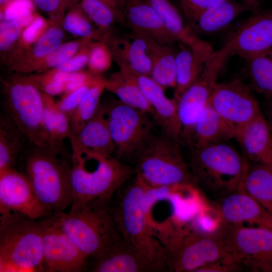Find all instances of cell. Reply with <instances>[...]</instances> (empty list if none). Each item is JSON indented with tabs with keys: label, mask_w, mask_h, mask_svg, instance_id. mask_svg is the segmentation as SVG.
<instances>
[{
	"label": "cell",
	"mask_w": 272,
	"mask_h": 272,
	"mask_svg": "<svg viewBox=\"0 0 272 272\" xmlns=\"http://www.w3.org/2000/svg\"><path fill=\"white\" fill-rule=\"evenodd\" d=\"M19 161L48 217H57L72 205L71 156L48 146L31 144Z\"/></svg>",
	"instance_id": "cell-1"
},
{
	"label": "cell",
	"mask_w": 272,
	"mask_h": 272,
	"mask_svg": "<svg viewBox=\"0 0 272 272\" xmlns=\"http://www.w3.org/2000/svg\"><path fill=\"white\" fill-rule=\"evenodd\" d=\"M71 155L72 204L112 198L135 173L112 155L80 149Z\"/></svg>",
	"instance_id": "cell-2"
},
{
	"label": "cell",
	"mask_w": 272,
	"mask_h": 272,
	"mask_svg": "<svg viewBox=\"0 0 272 272\" xmlns=\"http://www.w3.org/2000/svg\"><path fill=\"white\" fill-rule=\"evenodd\" d=\"M248 163L223 142L193 148L188 166L196 186L221 198L239 190Z\"/></svg>",
	"instance_id": "cell-3"
},
{
	"label": "cell",
	"mask_w": 272,
	"mask_h": 272,
	"mask_svg": "<svg viewBox=\"0 0 272 272\" xmlns=\"http://www.w3.org/2000/svg\"><path fill=\"white\" fill-rule=\"evenodd\" d=\"M112 198L72 204L68 213L55 217L61 227L88 258L121 237L115 222Z\"/></svg>",
	"instance_id": "cell-4"
},
{
	"label": "cell",
	"mask_w": 272,
	"mask_h": 272,
	"mask_svg": "<svg viewBox=\"0 0 272 272\" xmlns=\"http://www.w3.org/2000/svg\"><path fill=\"white\" fill-rule=\"evenodd\" d=\"M0 215V271H44L40 219L15 212Z\"/></svg>",
	"instance_id": "cell-5"
},
{
	"label": "cell",
	"mask_w": 272,
	"mask_h": 272,
	"mask_svg": "<svg viewBox=\"0 0 272 272\" xmlns=\"http://www.w3.org/2000/svg\"><path fill=\"white\" fill-rule=\"evenodd\" d=\"M147 187L137 176L134 181L112 200L118 231L122 238L144 255L158 269L165 270L166 251L151 234L142 207Z\"/></svg>",
	"instance_id": "cell-6"
},
{
	"label": "cell",
	"mask_w": 272,
	"mask_h": 272,
	"mask_svg": "<svg viewBox=\"0 0 272 272\" xmlns=\"http://www.w3.org/2000/svg\"><path fill=\"white\" fill-rule=\"evenodd\" d=\"M136 176L147 188L196 186L179 143L166 136L153 135L137 160Z\"/></svg>",
	"instance_id": "cell-7"
},
{
	"label": "cell",
	"mask_w": 272,
	"mask_h": 272,
	"mask_svg": "<svg viewBox=\"0 0 272 272\" xmlns=\"http://www.w3.org/2000/svg\"><path fill=\"white\" fill-rule=\"evenodd\" d=\"M188 185L147 188L142 207L149 231L164 248L172 249L191 226L181 217L178 202Z\"/></svg>",
	"instance_id": "cell-8"
},
{
	"label": "cell",
	"mask_w": 272,
	"mask_h": 272,
	"mask_svg": "<svg viewBox=\"0 0 272 272\" xmlns=\"http://www.w3.org/2000/svg\"><path fill=\"white\" fill-rule=\"evenodd\" d=\"M2 84L5 112L31 144L45 146L43 93L30 82L26 75L11 73L2 80Z\"/></svg>",
	"instance_id": "cell-9"
},
{
	"label": "cell",
	"mask_w": 272,
	"mask_h": 272,
	"mask_svg": "<svg viewBox=\"0 0 272 272\" xmlns=\"http://www.w3.org/2000/svg\"><path fill=\"white\" fill-rule=\"evenodd\" d=\"M147 113L114 101L107 104V121L115 158L135 160L154 135Z\"/></svg>",
	"instance_id": "cell-10"
},
{
	"label": "cell",
	"mask_w": 272,
	"mask_h": 272,
	"mask_svg": "<svg viewBox=\"0 0 272 272\" xmlns=\"http://www.w3.org/2000/svg\"><path fill=\"white\" fill-rule=\"evenodd\" d=\"M228 254L242 270L272 272V230L259 226L218 225Z\"/></svg>",
	"instance_id": "cell-11"
},
{
	"label": "cell",
	"mask_w": 272,
	"mask_h": 272,
	"mask_svg": "<svg viewBox=\"0 0 272 272\" xmlns=\"http://www.w3.org/2000/svg\"><path fill=\"white\" fill-rule=\"evenodd\" d=\"M228 255L225 242L217 226L212 231L192 228L165 254V269L196 272L198 268Z\"/></svg>",
	"instance_id": "cell-12"
},
{
	"label": "cell",
	"mask_w": 272,
	"mask_h": 272,
	"mask_svg": "<svg viewBox=\"0 0 272 272\" xmlns=\"http://www.w3.org/2000/svg\"><path fill=\"white\" fill-rule=\"evenodd\" d=\"M226 58L222 51H214L200 76L177 100L178 112L182 126L180 141L187 145L191 144L195 125L208 104Z\"/></svg>",
	"instance_id": "cell-13"
},
{
	"label": "cell",
	"mask_w": 272,
	"mask_h": 272,
	"mask_svg": "<svg viewBox=\"0 0 272 272\" xmlns=\"http://www.w3.org/2000/svg\"><path fill=\"white\" fill-rule=\"evenodd\" d=\"M42 230L44 271L80 272L88 259L61 227L55 217L40 219Z\"/></svg>",
	"instance_id": "cell-14"
},
{
	"label": "cell",
	"mask_w": 272,
	"mask_h": 272,
	"mask_svg": "<svg viewBox=\"0 0 272 272\" xmlns=\"http://www.w3.org/2000/svg\"><path fill=\"white\" fill-rule=\"evenodd\" d=\"M208 104L235 132L261 114L250 88L240 79L217 83Z\"/></svg>",
	"instance_id": "cell-15"
},
{
	"label": "cell",
	"mask_w": 272,
	"mask_h": 272,
	"mask_svg": "<svg viewBox=\"0 0 272 272\" xmlns=\"http://www.w3.org/2000/svg\"><path fill=\"white\" fill-rule=\"evenodd\" d=\"M11 212L35 219L48 217L27 178L14 168L0 172V214Z\"/></svg>",
	"instance_id": "cell-16"
},
{
	"label": "cell",
	"mask_w": 272,
	"mask_h": 272,
	"mask_svg": "<svg viewBox=\"0 0 272 272\" xmlns=\"http://www.w3.org/2000/svg\"><path fill=\"white\" fill-rule=\"evenodd\" d=\"M230 56L245 59L272 49V11L254 15L243 23L226 43Z\"/></svg>",
	"instance_id": "cell-17"
},
{
	"label": "cell",
	"mask_w": 272,
	"mask_h": 272,
	"mask_svg": "<svg viewBox=\"0 0 272 272\" xmlns=\"http://www.w3.org/2000/svg\"><path fill=\"white\" fill-rule=\"evenodd\" d=\"M104 38L119 69L151 76L152 61L149 54L150 37L131 31L117 36L109 34Z\"/></svg>",
	"instance_id": "cell-18"
},
{
	"label": "cell",
	"mask_w": 272,
	"mask_h": 272,
	"mask_svg": "<svg viewBox=\"0 0 272 272\" xmlns=\"http://www.w3.org/2000/svg\"><path fill=\"white\" fill-rule=\"evenodd\" d=\"M216 210L219 223H246L272 230V213L241 190L219 198Z\"/></svg>",
	"instance_id": "cell-19"
},
{
	"label": "cell",
	"mask_w": 272,
	"mask_h": 272,
	"mask_svg": "<svg viewBox=\"0 0 272 272\" xmlns=\"http://www.w3.org/2000/svg\"><path fill=\"white\" fill-rule=\"evenodd\" d=\"M92 258V271H159L140 251L122 237Z\"/></svg>",
	"instance_id": "cell-20"
},
{
	"label": "cell",
	"mask_w": 272,
	"mask_h": 272,
	"mask_svg": "<svg viewBox=\"0 0 272 272\" xmlns=\"http://www.w3.org/2000/svg\"><path fill=\"white\" fill-rule=\"evenodd\" d=\"M131 72L154 109V117L163 134L179 143L182 126L178 112L177 101L174 98H168L164 93V88L151 77Z\"/></svg>",
	"instance_id": "cell-21"
},
{
	"label": "cell",
	"mask_w": 272,
	"mask_h": 272,
	"mask_svg": "<svg viewBox=\"0 0 272 272\" xmlns=\"http://www.w3.org/2000/svg\"><path fill=\"white\" fill-rule=\"evenodd\" d=\"M122 11L125 25L131 31L161 44L172 45L177 42L166 28L157 11L146 0H124Z\"/></svg>",
	"instance_id": "cell-22"
},
{
	"label": "cell",
	"mask_w": 272,
	"mask_h": 272,
	"mask_svg": "<svg viewBox=\"0 0 272 272\" xmlns=\"http://www.w3.org/2000/svg\"><path fill=\"white\" fill-rule=\"evenodd\" d=\"M235 139L249 162L272 168V133L262 113L238 128Z\"/></svg>",
	"instance_id": "cell-23"
},
{
	"label": "cell",
	"mask_w": 272,
	"mask_h": 272,
	"mask_svg": "<svg viewBox=\"0 0 272 272\" xmlns=\"http://www.w3.org/2000/svg\"><path fill=\"white\" fill-rule=\"evenodd\" d=\"M176 53V85L174 99L181 94L200 76L214 50L207 42L198 39L192 45L183 44Z\"/></svg>",
	"instance_id": "cell-24"
},
{
	"label": "cell",
	"mask_w": 272,
	"mask_h": 272,
	"mask_svg": "<svg viewBox=\"0 0 272 272\" xmlns=\"http://www.w3.org/2000/svg\"><path fill=\"white\" fill-rule=\"evenodd\" d=\"M69 138L72 150L84 149L112 155L114 146L108 125L107 104L99 106L94 116Z\"/></svg>",
	"instance_id": "cell-25"
},
{
	"label": "cell",
	"mask_w": 272,
	"mask_h": 272,
	"mask_svg": "<svg viewBox=\"0 0 272 272\" xmlns=\"http://www.w3.org/2000/svg\"><path fill=\"white\" fill-rule=\"evenodd\" d=\"M235 135L234 128L208 104L195 125L190 145L194 148L226 142Z\"/></svg>",
	"instance_id": "cell-26"
},
{
	"label": "cell",
	"mask_w": 272,
	"mask_h": 272,
	"mask_svg": "<svg viewBox=\"0 0 272 272\" xmlns=\"http://www.w3.org/2000/svg\"><path fill=\"white\" fill-rule=\"evenodd\" d=\"M61 21L51 25L43 35L14 64L9 66L12 73H32L34 67L62 44L64 33Z\"/></svg>",
	"instance_id": "cell-27"
},
{
	"label": "cell",
	"mask_w": 272,
	"mask_h": 272,
	"mask_svg": "<svg viewBox=\"0 0 272 272\" xmlns=\"http://www.w3.org/2000/svg\"><path fill=\"white\" fill-rule=\"evenodd\" d=\"M105 89L115 94L123 103L154 115V111L146 98L132 73L119 69L104 79Z\"/></svg>",
	"instance_id": "cell-28"
},
{
	"label": "cell",
	"mask_w": 272,
	"mask_h": 272,
	"mask_svg": "<svg viewBox=\"0 0 272 272\" xmlns=\"http://www.w3.org/2000/svg\"><path fill=\"white\" fill-rule=\"evenodd\" d=\"M238 190L272 213V168L249 162Z\"/></svg>",
	"instance_id": "cell-29"
},
{
	"label": "cell",
	"mask_w": 272,
	"mask_h": 272,
	"mask_svg": "<svg viewBox=\"0 0 272 272\" xmlns=\"http://www.w3.org/2000/svg\"><path fill=\"white\" fill-rule=\"evenodd\" d=\"M25 135L6 112L0 116V172L14 167L19 162Z\"/></svg>",
	"instance_id": "cell-30"
},
{
	"label": "cell",
	"mask_w": 272,
	"mask_h": 272,
	"mask_svg": "<svg viewBox=\"0 0 272 272\" xmlns=\"http://www.w3.org/2000/svg\"><path fill=\"white\" fill-rule=\"evenodd\" d=\"M251 9L250 6L225 0L202 13L193 27L201 33L215 32L225 28L239 15Z\"/></svg>",
	"instance_id": "cell-31"
},
{
	"label": "cell",
	"mask_w": 272,
	"mask_h": 272,
	"mask_svg": "<svg viewBox=\"0 0 272 272\" xmlns=\"http://www.w3.org/2000/svg\"><path fill=\"white\" fill-rule=\"evenodd\" d=\"M44 94V109L43 118L45 145L64 151L63 142L71 134V125L68 115L54 107L51 96Z\"/></svg>",
	"instance_id": "cell-32"
},
{
	"label": "cell",
	"mask_w": 272,
	"mask_h": 272,
	"mask_svg": "<svg viewBox=\"0 0 272 272\" xmlns=\"http://www.w3.org/2000/svg\"><path fill=\"white\" fill-rule=\"evenodd\" d=\"M171 46L150 38L149 54L152 61L150 77L164 88H175L176 85V53Z\"/></svg>",
	"instance_id": "cell-33"
},
{
	"label": "cell",
	"mask_w": 272,
	"mask_h": 272,
	"mask_svg": "<svg viewBox=\"0 0 272 272\" xmlns=\"http://www.w3.org/2000/svg\"><path fill=\"white\" fill-rule=\"evenodd\" d=\"M157 11L162 21L176 42L191 45L198 39L190 27L185 25L175 7L169 0H146Z\"/></svg>",
	"instance_id": "cell-34"
},
{
	"label": "cell",
	"mask_w": 272,
	"mask_h": 272,
	"mask_svg": "<svg viewBox=\"0 0 272 272\" xmlns=\"http://www.w3.org/2000/svg\"><path fill=\"white\" fill-rule=\"evenodd\" d=\"M78 5L103 38L116 24L125 25L122 11L103 0H81Z\"/></svg>",
	"instance_id": "cell-35"
},
{
	"label": "cell",
	"mask_w": 272,
	"mask_h": 272,
	"mask_svg": "<svg viewBox=\"0 0 272 272\" xmlns=\"http://www.w3.org/2000/svg\"><path fill=\"white\" fill-rule=\"evenodd\" d=\"M105 89L104 78L99 76L77 108L68 115L71 129L70 137L78 133L94 116L99 107L100 98Z\"/></svg>",
	"instance_id": "cell-36"
},
{
	"label": "cell",
	"mask_w": 272,
	"mask_h": 272,
	"mask_svg": "<svg viewBox=\"0 0 272 272\" xmlns=\"http://www.w3.org/2000/svg\"><path fill=\"white\" fill-rule=\"evenodd\" d=\"M246 60L252 88L258 92L272 96V54L267 51Z\"/></svg>",
	"instance_id": "cell-37"
},
{
	"label": "cell",
	"mask_w": 272,
	"mask_h": 272,
	"mask_svg": "<svg viewBox=\"0 0 272 272\" xmlns=\"http://www.w3.org/2000/svg\"><path fill=\"white\" fill-rule=\"evenodd\" d=\"M51 25L48 19L37 13L33 21L24 29L17 45L6 58L9 66L16 62Z\"/></svg>",
	"instance_id": "cell-38"
},
{
	"label": "cell",
	"mask_w": 272,
	"mask_h": 272,
	"mask_svg": "<svg viewBox=\"0 0 272 272\" xmlns=\"http://www.w3.org/2000/svg\"><path fill=\"white\" fill-rule=\"evenodd\" d=\"M61 25L63 30L80 38L98 40L103 38L79 5L66 13L61 20Z\"/></svg>",
	"instance_id": "cell-39"
},
{
	"label": "cell",
	"mask_w": 272,
	"mask_h": 272,
	"mask_svg": "<svg viewBox=\"0 0 272 272\" xmlns=\"http://www.w3.org/2000/svg\"><path fill=\"white\" fill-rule=\"evenodd\" d=\"M91 39L80 38L62 43L33 69L32 73H41L60 65L74 55Z\"/></svg>",
	"instance_id": "cell-40"
},
{
	"label": "cell",
	"mask_w": 272,
	"mask_h": 272,
	"mask_svg": "<svg viewBox=\"0 0 272 272\" xmlns=\"http://www.w3.org/2000/svg\"><path fill=\"white\" fill-rule=\"evenodd\" d=\"M69 74L54 68L26 76L30 82L41 92L52 96L63 93Z\"/></svg>",
	"instance_id": "cell-41"
},
{
	"label": "cell",
	"mask_w": 272,
	"mask_h": 272,
	"mask_svg": "<svg viewBox=\"0 0 272 272\" xmlns=\"http://www.w3.org/2000/svg\"><path fill=\"white\" fill-rule=\"evenodd\" d=\"M113 60L111 51L104 38L92 42L87 64L90 73L101 76L110 67Z\"/></svg>",
	"instance_id": "cell-42"
},
{
	"label": "cell",
	"mask_w": 272,
	"mask_h": 272,
	"mask_svg": "<svg viewBox=\"0 0 272 272\" xmlns=\"http://www.w3.org/2000/svg\"><path fill=\"white\" fill-rule=\"evenodd\" d=\"M35 8L32 0H15L6 8L2 20L14 21L25 28L33 21L37 14Z\"/></svg>",
	"instance_id": "cell-43"
},
{
	"label": "cell",
	"mask_w": 272,
	"mask_h": 272,
	"mask_svg": "<svg viewBox=\"0 0 272 272\" xmlns=\"http://www.w3.org/2000/svg\"><path fill=\"white\" fill-rule=\"evenodd\" d=\"M24 29L13 21L3 20L1 21L0 51L3 58L8 53L10 54L14 49Z\"/></svg>",
	"instance_id": "cell-44"
},
{
	"label": "cell",
	"mask_w": 272,
	"mask_h": 272,
	"mask_svg": "<svg viewBox=\"0 0 272 272\" xmlns=\"http://www.w3.org/2000/svg\"><path fill=\"white\" fill-rule=\"evenodd\" d=\"M35 7L45 13L51 24L60 22L70 0H32Z\"/></svg>",
	"instance_id": "cell-45"
},
{
	"label": "cell",
	"mask_w": 272,
	"mask_h": 272,
	"mask_svg": "<svg viewBox=\"0 0 272 272\" xmlns=\"http://www.w3.org/2000/svg\"><path fill=\"white\" fill-rule=\"evenodd\" d=\"M225 0H180L183 14L191 27L202 13L216 4Z\"/></svg>",
	"instance_id": "cell-46"
},
{
	"label": "cell",
	"mask_w": 272,
	"mask_h": 272,
	"mask_svg": "<svg viewBox=\"0 0 272 272\" xmlns=\"http://www.w3.org/2000/svg\"><path fill=\"white\" fill-rule=\"evenodd\" d=\"M93 41V40L88 41L74 55L55 69L58 71L67 73H72L82 70L88 64Z\"/></svg>",
	"instance_id": "cell-47"
},
{
	"label": "cell",
	"mask_w": 272,
	"mask_h": 272,
	"mask_svg": "<svg viewBox=\"0 0 272 272\" xmlns=\"http://www.w3.org/2000/svg\"><path fill=\"white\" fill-rule=\"evenodd\" d=\"M98 76L93 82L65 96H62L59 101L55 102V108L65 113L67 115H70L77 108L86 93L93 84Z\"/></svg>",
	"instance_id": "cell-48"
},
{
	"label": "cell",
	"mask_w": 272,
	"mask_h": 272,
	"mask_svg": "<svg viewBox=\"0 0 272 272\" xmlns=\"http://www.w3.org/2000/svg\"><path fill=\"white\" fill-rule=\"evenodd\" d=\"M89 71H79L69 73L67 78L64 91L62 96H65L79 88L93 82L97 78Z\"/></svg>",
	"instance_id": "cell-49"
},
{
	"label": "cell",
	"mask_w": 272,
	"mask_h": 272,
	"mask_svg": "<svg viewBox=\"0 0 272 272\" xmlns=\"http://www.w3.org/2000/svg\"><path fill=\"white\" fill-rule=\"evenodd\" d=\"M242 271L237 263L228 254L224 257L202 266L196 272H234Z\"/></svg>",
	"instance_id": "cell-50"
},
{
	"label": "cell",
	"mask_w": 272,
	"mask_h": 272,
	"mask_svg": "<svg viewBox=\"0 0 272 272\" xmlns=\"http://www.w3.org/2000/svg\"><path fill=\"white\" fill-rule=\"evenodd\" d=\"M267 121L272 133V100L270 101L268 105Z\"/></svg>",
	"instance_id": "cell-51"
},
{
	"label": "cell",
	"mask_w": 272,
	"mask_h": 272,
	"mask_svg": "<svg viewBox=\"0 0 272 272\" xmlns=\"http://www.w3.org/2000/svg\"><path fill=\"white\" fill-rule=\"evenodd\" d=\"M15 0H0V20H3V13L7 6Z\"/></svg>",
	"instance_id": "cell-52"
},
{
	"label": "cell",
	"mask_w": 272,
	"mask_h": 272,
	"mask_svg": "<svg viewBox=\"0 0 272 272\" xmlns=\"http://www.w3.org/2000/svg\"><path fill=\"white\" fill-rule=\"evenodd\" d=\"M103 1L108 3L110 5L121 10V8L120 7L119 5L116 2L115 0H103Z\"/></svg>",
	"instance_id": "cell-53"
},
{
	"label": "cell",
	"mask_w": 272,
	"mask_h": 272,
	"mask_svg": "<svg viewBox=\"0 0 272 272\" xmlns=\"http://www.w3.org/2000/svg\"><path fill=\"white\" fill-rule=\"evenodd\" d=\"M248 1L249 4L251 6H254L256 4V0H247Z\"/></svg>",
	"instance_id": "cell-54"
},
{
	"label": "cell",
	"mask_w": 272,
	"mask_h": 272,
	"mask_svg": "<svg viewBox=\"0 0 272 272\" xmlns=\"http://www.w3.org/2000/svg\"><path fill=\"white\" fill-rule=\"evenodd\" d=\"M116 2L119 5L122 9V6L124 2V0H115Z\"/></svg>",
	"instance_id": "cell-55"
},
{
	"label": "cell",
	"mask_w": 272,
	"mask_h": 272,
	"mask_svg": "<svg viewBox=\"0 0 272 272\" xmlns=\"http://www.w3.org/2000/svg\"><path fill=\"white\" fill-rule=\"evenodd\" d=\"M269 51L272 54V49H271Z\"/></svg>",
	"instance_id": "cell-56"
},
{
	"label": "cell",
	"mask_w": 272,
	"mask_h": 272,
	"mask_svg": "<svg viewBox=\"0 0 272 272\" xmlns=\"http://www.w3.org/2000/svg\"><path fill=\"white\" fill-rule=\"evenodd\" d=\"M70 1H72V0H70Z\"/></svg>",
	"instance_id": "cell-57"
}]
</instances>
